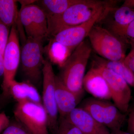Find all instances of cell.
Returning <instances> with one entry per match:
<instances>
[{
  "label": "cell",
  "instance_id": "12",
  "mask_svg": "<svg viewBox=\"0 0 134 134\" xmlns=\"http://www.w3.org/2000/svg\"><path fill=\"white\" fill-rule=\"evenodd\" d=\"M65 118L75 126L82 134H111L107 128L99 123L80 107L75 108Z\"/></svg>",
  "mask_w": 134,
  "mask_h": 134
},
{
  "label": "cell",
  "instance_id": "8",
  "mask_svg": "<svg viewBox=\"0 0 134 134\" xmlns=\"http://www.w3.org/2000/svg\"><path fill=\"white\" fill-rule=\"evenodd\" d=\"M42 104L48 117V129L52 134H55L59 123V112L55 94V76L50 62L45 60L43 70Z\"/></svg>",
  "mask_w": 134,
  "mask_h": 134
},
{
  "label": "cell",
  "instance_id": "4",
  "mask_svg": "<svg viewBox=\"0 0 134 134\" xmlns=\"http://www.w3.org/2000/svg\"><path fill=\"white\" fill-rule=\"evenodd\" d=\"M79 107L111 132L121 130L127 116L128 114L121 112L114 104L109 100L93 97L84 100Z\"/></svg>",
  "mask_w": 134,
  "mask_h": 134
},
{
  "label": "cell",
  "instance_id": "10",
  "mask_svg": "<svg viewBox=\"0 0 134 134\" xmlns=\"http://www.w3.org/2000/svg\"><path fill=\"white\" fill-rule=\"evenodd\" d=\"M92 67L104 77L108 83L114 104L121 112L127 114L132 98L130 86L120 76L111 70L95 63Z\"/></svg>",
  "mask_w": 134,
  "mask_h": 134
},
{
  "label": "cell",
  "instance_id": "19",
  "mask_svg": "<svg viewBox=\"0 0 134 134\" xmlns=\"http://www.w3.org/2000/svg\"><path fill=\"white\" fill-rule=\"evenodd\" d=\"M94 63L111 70L120 76L129 85L134 88V74L121 62L111 61L97 58Z\"/></svg>",
  "mask_w": 134,
  "mask_h": 134
},
{
  "label": "cell",
  "instance_id": "18",
  "mask_svg": "<svg viewBox=\"0 0 134 134\" xmlns=\"http://www.w3.org/2000/svg\"><path fill=\"white\" fill-rule=\"evenodd\" d=\"M51 62L61 68L74 50L60 44L53 40H50L46 49Z\"/></svg>",
  "mask_w": 134,
  "mask_h": 134
},
{
  "label": "cell",
  "instance_id": "2",
  "mask_svg": "<svg viewBox=\"0 0 134 134\" xmlns=\"http://www.w3.org/2000/svg\"><path fill=\"white\" fill-rule=\"evenodd\" d=\"M92 48L88 40H84L75 48L58 76L70 91L82 98L84 93L83 81Z\"/></svg>",
  "mask_w": 134,
  "mask_h": 134
},
{
  "label": "cell",
  "instance_id": "22",
  "mask_svg": "<svg viewBox=\"0 0 134 134\" xmlns=\"http://www.w3.org/2000/svg\"><path fill=\"white\" fill-rule=\"evenodd\" d=\"M55 134H82L75 126L66 118L60 117Z\"/></svg>",
  "mask_w": 134,
  "mask_h": 134
},
{
  "label": "cell",
  "instance_id": "7",
  "mask_svg": "<svg viewBox=\"0 0 134 134\" xmlns=\"http://www.w3.org/2000/svg\"><path fill=\"white\" fill-rule=\"evenodd\" d=\"M116 1L100 9L85 23L60 31L53 37V39L65 46L75 50L88 37L93 26L105 19L109 12L114 8V5Z\"/></svg>",
  "mask_w": 134,
  "mask_h": 134
},
{
  "label": "cell",
  "instance_id": "9",
  "mask_svg": "<svg viewBox=\"0 0 134 134\" xmlns=\"http://www.w3.org/2000/svg\"><path fill=\"white\" fill-rule=\"evenodd\" d=\"M19 20L27 38L44 40L48 36L47 17L44 11L36 4L21 6Z\"/></svg>",
  "mask_w": 134,
  "mask_h": 134
},
{
  "label": "cell",
  "instance_id": "32",
  "mask_svg": "<svg viewBox=\"0 0 134 134\" xmlns=\"http://www.w3.org/2000/svg\"></svg>",
  "mask_w": 134,
  "mask_h": 134
},
{
  "label": "cell",
  "instance_id": "27",
  "mask_svg": "<svg viewBox=\"0 0 134 134\" xmlns=\"http://www.w3.org/2000/svg\"><path fill=\"white\" fill-rule=\"evenodd\" d=\"M10 121L4 112L0 113V133L9 125Z\"/></svg>",
  "mask_w": 134,
  "mask_h": 134
},
{
  "label": "cell",
  "instance_id": "3",
  "mask_svg": "<svg viewBox=\"0 0 134 134\" xmlns=\"http://www.w3.org/2000/svg\"><path fill=\"white\" fill-rule=\"evenodd\" d=\"M88 37L92 48L103 59L123 62L129 45L126 41L109 30L97 25L93 26Z\"/></svg>",
  "mask_w": 134,
  "mask_h": 134
},
{
  "label": "cell",
  "instance_id": "29",
  "mask_svg": "<svg viewBox=\"0 0 134 134\" xmlns=\"http://www.w3.org/2000/svg\"><path fill=\"white\" fill-rule=\"evenodd\" d=\"M4 75V63L3 56L0 53V79L3 77Z\"/></svg>",
  "mask_w": 134,
  "mask_h": 134
},
{
  "label": "cell",
  "instance_id": "21",
  "mask_svg": "<svg viewBox=\"0 0 134 134\" xmlns=\"http://www.w3.org/2000/svg\"><path fill=\"white\" fill-rule=\"evenodd\" d=\"M110 31L130 45L134 41V20L125 27L112 29Z\"/></svg>",
  "mask_w": 134,
  "mask_h": 134
},
{
  "label": "cell",
  "instance_id": "16",
  "mask_svg": "<svg viewBox=\"0 0 134 134\" xmlns=\"http://www.w3.org/2000/svg\"><path fill=\"white\" fill-rule=\"evenodd\" d=\"M14 0H0V21L10 28L16 25L21 38L23 34V28L19 20V13L17 2Z\"/></svg>",
  "mask_w": 134,
  "mask_h": 134
},
{
  "label": "cell",
  "instance_id": "11",
  "mask_svg": "<svg viewBox=\"0 0 134 134\" xmlns=\"http://www.w3.org/2000/svg\"><path fill=\"white\" fill-rule=\"evenodd\" d=\"M19 32L16 25L12 26L9 39L3 55L4 75L2 88L5 96H9L10 84L15 77L21 59V50L19 46Z\"/></svg>",
  "mask_w": 134,
  "mask_h": 134
},
{
  "label": "cell",
  "instance_id": "31",
  "mask_svg": "<svg viewBox=\"0 0 134 134\" xmlns=\"http://www.w3.org/2000/svg\"><path fill=\"white\" fill-rule=\"evenodd\" d=\"M130 45L131 46H132V49L134 48V41L131 42V43H130Z\"/></svg>",
  "mask_w": 134,
  "mask_h": 134
},
{
  "label": "cell",
  "instance_id": "6",
  "mask_svg": "<svg viewBox=\"0 0 134 134\" xmlns=\"http://www.w3.org/2000/svg\"><path fill=\"white\" fill-rule=\"evenodd\" d=\"M14 113L15 120L34 134H50L48 116L42 104L17 103Z\"/></svg>",
  "mask_w": 134,
  "mask_h": 134
},
{
  "label": "cell",
  "instance_id": "13",
  "mask_svg": "<svg viewBox=\"0 0 134 134\" xmlns=\"http://www.w3.org/2000/svg\"><path fill=\"white\" fill-rule=\"evenodd\" d=\"M55 94L59 114L63 118L66 117L76 108L81 98L69 90L56 75Z\"/></svg>",
  "mask_w": 134,
  "mask_h": 134
},
{
  "label": "cell",
  "instance_id": "25",
  "mask_svg": "<svg viewBox=\"0 0 134 134\" xmlns=\"http://www.w3.org/2000/svg\"><path fill=\"white\" fill-rule=\"evenodd\" d=\"M127 116V132L134 134V104L130 108Z\"/></svg>",
  "mask_w": 134,
  "mask_h": 134
},
{
  "label": "cell",
  "instance_id": "28",
  "mask_svg": "<svg viewBox=\"0 0 134 134\" xmlns=\"http://www.w3.org/2000/svg\"><path fill=\"white\" fill-rule=\"evenodd\" d=\"M121 6L127 7L134 10V0H126Z\"/></svg>",
  "mask_w": 134,
  "mask_h": 134
},
{
  "label": "cell",
  "instance_id": "26",
  "mask_svg": "<svg viewBox=\"0 0 134 134\" xmlns=\"http://www.w3.org/2000/svg\"><path fill=\"white\" fill-rule=\"evenodd\" d=\"M123 63L134 74V48L132 49L130 52L126 56Z\"/></svg>",
  "mask_w": 134,
  "mask_h": 134
},
{
  "label": "cell",
  "instance_id": "23",
  "mask_svg": "<svg viewBox=\"0 0 134 134\" xmlns=\"http://www.w3.org/2000/svg\"><path fill=\"white\" fill-rule=\"evenodd\" d=\"M1 134H34L26 127L16 120L10 122Z\"/></svg>",
  "mask_w": 134,
  "mask_h": 134
},
{
  "label": "cell",
  "instance_id": "24",
  "mask_svg": "<svg viewBox=\"0 0 134 134\" xmlns=\"http://www.w3.org/2000/svg\"><path fill=\"white\" fill-rule=\"evenodd\" d=\"M10 28L0 21V53L3 56L9 39Z\"/></svg>",
  "mask_w": 134,
  "mask_h": 134
},
{
  "label": "cell",
  "instance_id": "30",
  "mask_svg": "<svg viewBox=\"0 0 134 134\" xmlns=\"http://www.w3.org/2000/svg\"><path fill=\"white\" fill-rule=\"evenodd\" d=\"M111 134H132L129 132H125L122 131L121 130L114 131V132H111Z\"/></svg>",
  "mask_w": 134,
  "mask_h": 134
},
{
  "label": "cell",
  "instance_id": "15",
  "mask_svg": "<svg viewBox=\"0 0 134 134\" xmlns=\"http://www.w3.org/2000/svg\"><path fill=\"white\" fill-rule=\"evenodd\" d=\"M9 96H11L17 103L25 102L42 104V98L35 85L28 81L21 82L13 80L10 84Z\"/></svg>",
  "mask_w": 134,
  "mask_h": 134
},
{
  "label": "cell",
  "instance_id": "17",
  "mask_svg": "<svg viewBox=\"0 0 134 134\" xmlns=\"http://www.w3.org/2000/svg\"><path fill=\"white\" fill-rule=\"evenodd\" d=\"M82 0H40L36 1V5L43 10L47 17L59 15L70 7Z\"/></svg>",
  "mask_w": 134,
  "mask_h": 134
},
{
  "label": "cell",
  "instance_id": "5",
  "mask_svg": "<svg viewBox=\"0 0 134 134\" xmlns=\"http://www.w3.org/2000/svg\"><path fill=\"white\" fill-rule=\"evenodd\" d=\"M43 40L27 38L23 44L20 61L22 71L28 81L33 84L39 83L43 76L44 48Z\"/></svg>",
  "mask_w": 134,
  "mask_h": 134
},
{
  "label": "cell",
  "instance_id": "14",
  "mask_svg": "<svg viewBox=\"0 0 134 134\" xmlns=\"http://www.w3.org/2000/svg\"><path fill=\"white\" fill-rule=\"evenodd\" d=\"M83 87L93 98L106 100L111 99L108 83L93 67H92L85 76Z\"/></svg>",
  "mask_w": 134,
  "mask_h": 134
},
{
  "label": "cell",
  "instance_id": "20",
  "mask_svg": "<svg viewBox=\"0 0 134 134\" xmlns=\"http://www.w3.org/2000/svg\"><path fill=\"white\" fill-rule=\"evenodd\" d=\"M113 20L110 30L122 28L128 25L134 20V10L121 6L114 9Z\"/></svg>",
  "mask_w": 134,
  "mask_h": 134
},
{
  "label": "cell",
  "instance_id": "1",
  "mask_svg": "<svg viewBox=\"0 0 134 134\" xmlns=\"http://www.w3.org/2000/svg\"><path fill=\"white\" fill-rule=\"evenodd\" d=\"M115 2L82 0L61 14L47 17L48 36L53 37L64 29L77 26L88 21L97 12Z\"/></svg>",
  "mask_w": 134,
  "mask_h": 134
}]
</instances>
